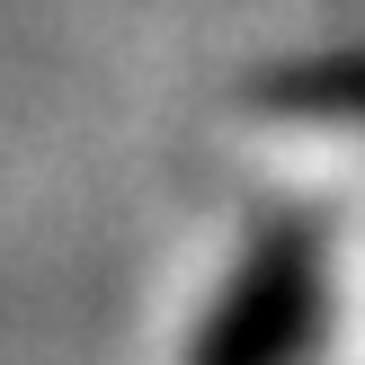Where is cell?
<instances>
[{
    "label": "cell",
    "instance_id": "1",
    "mask_svg": "<svg viewBox=\"0 0 365 365\" xmlns=\"http://www.w3.org/2000/svg\"><path fill=\"white\" fill-rule=\"evenodd\" d=\"M303 303H312V267H303V250H277V259L241 285L214 365H267V356H285L294 330H303Z\"/></svg>",
    "mask_w": 365,
    "mask_h": 365
},
{
    "label": "cell",
    "instance_id": "2",
    "mask_svg": "<svg viewBox=\"0 0 365 365\" xmlns=\"http://www.w3.org/2000/svg\"><path fill=\"white\" fill-rule=\"evenodd\" d=\"M285 98H294V107H321V116H365V53L321 63V71H294Z\"/></svg>",
    "mask_w": 365,
    "mask_h": 365
}]
</instances>
